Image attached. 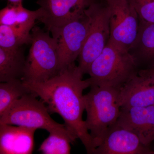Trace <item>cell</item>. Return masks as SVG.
I'll return each instance as SVG.
<instances>
[{"label":"cell","mask_w":154,"mask_h":154,"mask_svg":"<svg viewBox=\"0 0 154 154\" xmlns=\"http://www.w3.org/2000/svg\"><path fill=\"white\" fill-rule=\"evenodd\" d=\"M76 140L68 135L60 132L49 133L38 149L44 154H69L71 153V143Z\"/></svg>","instance_id":"18"},{"label":"cell","mask_w":154,"mask_h":154,"mask_svg":"<svg viewBox=\"0 0 154 154\" xmlns=\"http://www.w3.org/2000/svg\"><path fill=\"white\" fill-rule=\"evenodd\" d=\"M153 154H154V150H153Z\"/></svg>","instance_id":"22"},{"label":"cell","mask_w":154,"mask_h":154,"mask_svg":"<svg viewBox=\"0 0 154 154\" xmlns=\"http://www.w3.org/2000/svg\"><path fill=\"white\" fill-rule=\"evenodd\" d=\"M110 9V38L108 42L128 51L138 31L139 19L128 0H105Z\"/></svg>","instance_id":"7"},{"label":"cell","mask_w":154,"mask_h":154,"mask_svg":"<svg viewBox=\"0 0 154 154\" xmlns=\"http://www.w3.org/2000/svg\"><path fill=\"white\" fill-rule=\"evenodd\" d=\"M90 87V91L84 95L87 112L85 123L97 147L119 117V89L98 86Z\"/></svg>","instance_id":"3"},{"label":"cell","mask_w":154,"mask_h":154,"mask_svg":"<svg viewBox=\"0 0 154 154\" xmlns=\"http://www.w3.org/2000/svg\"><path fill=\"white\" fill-rule=\"evenodd\" d=\"M32 93L21 79L11 80L0 84V116L17 101Z\"/></svg>","instance_id":"17"},{"label":"cell","mask_w":154,"mask_h":154,"mask_svg":"<svg viewBox=\"0 0 154 154\" xmlns=\"http://www.w3.org/2000/svg\"><path fill=\"white\" fill-rule=\"evenodd\" d=\"M138 64L129 51L108 42L91 65L88 74L91 86L119 89L137 72Z\"/></svg>","instance_id":"2"},{"label":"cell","mask_w":154,"mask_h":154,"mask_svg":"<svg viewBox=\"0 0 154 154\" xmlns=\"http://www.w3.org/2000/svg\"><path fill=\"white\" fill-rule=\"evenodd\" d=\"M90 20L87 12L52 34L58 47L60 71L75 65L88 36Z\"/></svg>","instance_id":"8"},{"label":"cell","mask_w":154,"mask_h":154,"mask_svg":"<svg viewBox=\"0 0 154 154\" xmlns=\"http://www.w3.org/2000/svg\"><path fill=\"white\" fill-rule=\"evenodd\" d=\"M128 51L138 66L144 64L147 68L154 66V23L139 21L137 36Z\"/></svg>","instance_id":"14"},{"label":"cell","mask_w":154,"mask_h":154,"mask_svg":"<svg viewBox=\"0 0 154 154\" xmlns=\"http://www.w3.org/2000/svg\"><path fill=\"white\" fill-rule=\"evenodd\" d=\"M39 27L31 30V46L26 60L23 82H44L60 72L56 39Z\"/></svg>","instance_id":"4"},{"label":"cell","mask_w":154,"mask_h":154,"mask_svg":"<svg viewBox=\"0 0 154 154\" xmlns=\"http://www.w3.org/2000/svg\"><path fill=\"white\" fill-rule=\"evenodd\" d=\"M36 97L32 93L22 97L0 116V124L44 129L49 133H62L76 140L64 124L52 119L44 103L38 101Z\"/></svg>","instance_id":"5"},{"label":"cell","mask_w":154,"mask_h":154,"mask_svg":"<svg viewBox=\"0 0 154 154\" xmlns=\"http://www.w3.org/2000/svg\"><path fill=\"white\" fill-rule=\"evenodd\" d=\"M78 66L62 70L58 74L44 82H23L36 97H39L50 113L61 116L64 125L85 146L88 154H94L96 146L83 119L85 110L83 91L90 87L88 79Z\"/></svg>","instance_id":"1"},{"label":"cell","mask_w":154,"mask_h":154,"mask_svg":"<svg viewBox=\"0 0 154 154\" xmlns=\"http://www.w3.org/2000/svg\"><path fill=\"white\" fill-rule=\"evenodd\" d=\"M30 31L0 25V47L10 49L31 44Z\"/></svg>","instance_id":"19"},{"label":"cell","mask_w":154,"mask_h":154,"mask_svg":"<svg viewBox=\"0 0 154 154\" xmlns=\"http://www.w3.org/2000/svg\"><path fill=\"white\" fill-rule=\"evenodd\" d=\"M137 136L129 130L115 123L105 135L94 154H153Z\"/></svg>","instance_id":"11"},{"label":"cell","mask_w":154,"mask_h":154,"mask_svg":"<svg viewBox=\"0 0 154 154\" xmlns=\"http://www.w3.org/2000/svg\"><path fill=\"white\" fill-rule=\"evenodd\" d=\"M40 15L39 8L36 11H32L25 8L22 2L8 3L0 11V25L31 31Z\"/></svg>","instance_id":"15"},{"label":"cell","mask_w":154,"mask_h":154,"mask_svg":"<svg viewBox=\"0 0 154 154\" xmlns=\"http://www.w3.org/2000/svg\"><path fill=\"white\" fill-rule=\"evenodd\" d=\"M36 130L25 127L0 124V154L32 153Z\"/></svg>","instance_id":"13"},{"label":"cell","mask_w":154,"mask_h":154,"mask_svg":"<svg viewBox=\"0 0 154 154\" xmlns=\"http://www.w3.org/2000/svg\"><path fill=\"white\" fill-rule=\"evenodd\" d=\"M26 60L22 47L15 48L0 47V82L22 80Z\"/></svg>","instance_id":"16"},{"label":"cell","mask_w":154,"mask_h":154,"mask_svg":"<svg viewBox=\"0 0 154 154\" xmlns=\"http://www.w3.org/2000/svg\"><path fill=\"white\" fill-rule=\"evenodd\" d=\"M97 0H38L41 15L38 21L51 34L85 14Z\"/></svg>","instance_id":"9"},{"label":"cell","mask_w":154,"mask_h":154,"mask_svg":"<svg viewBox=\"0 0 154 154\" xmlns=\"http://www.w3.org/2000/svg\"><path fill=\"white\" fill-rule=\"evenodd\" d=\"M121 107L154 105V66L139 70L119 90Z\"/></svg>","instance_id":"10"},{"label":"cell","mask_w":154,"mask_h":154,"mask_svg":"<svg viewBox=\"0 0 154 154\" xmlns=\"http://www.w3.org/2000/svg\"><path fill=\"white\" fill-rule=\"evenodd\" d=\"M8 3H12V4H17L20 2H22L23 0H7Z\"/></svg>","instance_id":"21"},{"label":"cell","mask_w":154,"mask_h":154,"mask_svg":"<svg viewBox=\"0 0 154 154\" xmlns=\"http://www.w3.org/2000/svg\"><path fill=\"white\" fill-rule=\"evenodd\" d=\"M116 123L136 135L143 145L154 141V105L121 107Z\"/></svg>","instance_id":"12"},{"label":"cell","mask_w":154,"mask_h":154,"mask_svg":"<svg viewBox=\"0 0 154 154\" xmlns=\"http://www.w3.org/2000/svg\"><path fill=\"white\" fill-rule=\"evenodd\" d=\"M90 24L86 41L79 58L78 67L83 75L88 74L89 68L106 46L110 38V11L105 5L97 1L86 9Z\"/></svg>","instance_id":"6"},{"label":"cell","mask_w":154,"mask_h":154,"mask_svg":"<svg viewBox=\"0 0 154 154\" xmlns=\"http://www.w3.org/2000/svg\"><path fill=\"white\" fill-rule=\"evenodd\" d=\"M134 7L140 22L154 23V0H128Z\"/></svg>","instance_id":"20"}]
</instances>
